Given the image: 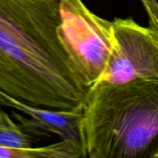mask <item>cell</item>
<instances>
[{
  "label": "cell",
  "mask_w": 158,
  "mask_h": 158,
  "mask_svg": "<svg viewBox=\"0 0 158 158\" xmlns=\"http://www.w3.org/2000/svg\"><path fill=\"white\" fill-rule=\"evenodd\" d=\"M60 24V0H0V90L34 106L83 110L91 87Z\"/></svg>",
  "instance_id": "obj_1"
},
{
  "label": "cell",
  "mask_w": 158,
  "mask_h": 158,
  "mask_svg": "<svg viewBox=\"0 0 158 158\" xmlns=\"http://www.w3.org/2000/svg\"><path fill=\"white\" fill-rule=\"evenodd\" d=\"M83 114L86 157H154L158 151V80L94 85Z\"/></svg>",
  "instance_id": "obj_2"
},
{
  "label": "cell",
  "mask_w": 158,
  "mask_h": 158,
  "mask_svg": "<svg viewBox=\"0 0 158 158\" xmlns=\"http://www.w3.org/2000/svg\"><path fill=\"white\" fill-rule=\"evenodd\" d=\"M60 30L85 83H97L115 49L113 22L99 16L83 0H60Z\"/></svg>",
  "instance_id": "obj_3"
},
{
  "label": "cell",
  "mask_w": 158,
  "mask_h": 158,
  "mask_svg": "<svg viewBox=\"0 0 158 158\" xmlns=\"http://www.w3.org/2000/svg\"><path fill=\"white\" fill-rule=\"evenodd\" d=\"M112 22L117 44L96 84H120L137 79L158 80V38L155 32L131 17H116Z\"/></svg>",
  "instance_id": "obj_4"
},
{
  "label": "cell",
  "mask_w": 158,
  "mask_h": 158,
  "mask_svg": "<svg viewBox=\"0 0 158 158\" xmlns=\"http://www.w3.org/2000/svg\"><path fill=\"white\" fill-rule=\"evenodd\" d=\"M16 110L29 118L12 110V117L28 134L47 133L59 136L61 140L75 143L86 157V139L83 110H56L38 107L20 101L0 90V107Z\"/></svg>",
  "instance_id": "obj_5"
},
{
  "label": "cell",
  "mask_w": 158,
  "mask_h": 158,
  "mask_svg": "<svg viewBox=\"0 0 158 158\" xmlns=\"http://www.w3.org/2000/svg\"><path fill=\"white\" fill-rule=\"evenodd\" d=\"M0 158H86L84 152L74 143L68 140L45 147L26 148L0 145Z\"/></svg>",
  "instance_id": "obj_6"
},
{
  "label": "cell",
  "mask_w": 158,
  "mask_h": 158,
  "mask_svg": "<svg viewBox=\"0 0 158 158\" xmlns=\"http://www.w3.org/2000/svg\"><path fill=\"white\" fill-rule=\"evenodd\" d=\"M33 137L26 133L12 117L0 107V145L11 148L33 147Z\"/></svg>",
  "instance_id": "obj_7"
},
{
  "label": "cell",
  "mask_w": 158,
  "mask_h": 158,
  "mask_svg": "<svg viewBox=\"0 0 158 158\" xmlns=\"http://www.w3.org/2000/svg\"><path fill=\"white\" fill-rule=\"evenodd\" d=\"M148 16L149 26L158 38V2L157 0H140Z\"/></svg>",
  "instance_id": "obj_8"
}]
</instances>
